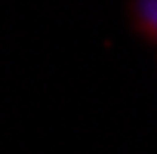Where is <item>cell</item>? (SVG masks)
Segmentation results:
<instances>
[{
	"label": "cell",
	"instance_id": "1",
	"mask_svg": "<svg viewBox=\"0 0 157 154\" xmlns=\"http://www.w3.org/2000/svg\"><path fill=\"white\" fill-rule=\"evenodd\" d=\"M132 19L145 34L157 37V0H136L132 3Z\"/></svg>",
	"mask_w": 157,
	"mask_h": 154
}]
</instances>
